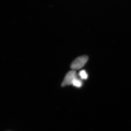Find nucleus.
<instances>
[{
  "label": "nucleus",
  "mask_w": 131,
  "mask_h": 131,
  "mask_svg": "<svg viewBox=\"0 0 131 131\" xmlns=\"http://www.w3.org/2000/svg\"><path fill=\"white\" fill-rule=\"evenodd\" d=\"M88 60V57L86 56L79 57L72 62L71 68L73 70L80 69L82 68Z\"/></svg>",
  "instance_id": "f257e3e1"
},
{
  "label": "nucleus",
  "mask_w": 131,
  "mask_h": 131,
  "mask_svg": "<svg viewBox=\"0 0 131 131\" xmlns=\"http://www.w3.org/2000/svg\"><path fill=\"white\" fill-rule=\"evenodd\" d=\"M76 78V73L74 70H71L69 71L66 75L62 83V86L70 85L73 84V82L75 79Z\"/></svg>",
  "instance_id": "f03ea898"
},
{
  "label": "nucleus",
  "mask_w": 131,
  "mask_h": 131,
  "mask_svg": "<svg viewBox=\"0 0 131 131\" xmlns=\"http://www.w3.org/2000/svg\"><path fill=\"white\" fill-rule=\"evenodd\" d=\"M73 84L75 86L78 87V88H80L82 86V82L81 80L77 79L76 78L73 81Z\"/></svg>",
  "instance_id": "7ed1b4c3"
},
{
  "label": "nucleus",
  "mask_w": 131,
  "mask_h": 131,
  "mask_svg": "<svg viewBox=\"0 0 131 131\" xmlns=\"http://www.w3.org/2000/svg\"><path fill=\"white\" fill-rule=\"evenodd\" d=\"M79 75L82 79L86 80L88 78V75L85 70H82L80 71Z\"/></svg>",
  "instance_id": "20e7f679"
}]
</instances>
